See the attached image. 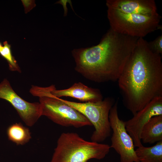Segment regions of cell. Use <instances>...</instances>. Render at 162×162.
Returning a JSON list of instances; mask_svg holds the SVG:
<instances>
[{"instance_id":"1","label":"cell","mask_w":162,"mask_h":162,"mask_svg":"<svg viewBox=\"0 0 162 162\" xmlns=\"http://www.w3.org/2000/svg\"><path fill=\"white\" fill-rule=\"evenodd\" d=\"M117 81L123 104L134 115L162 96L161 55L152 52L143 38H138Z\"/></svg>"},{"instance_id":"2","label":"cell","mask_w":162,"mask_h":162,"mask_svg":"<svg viewBox=\"0 0 162 162\" xmlns=\"http://www.w3.org/2000/svg\"><path fill=\"white\" fill-rule=\"evenodd\" d=\"M138 39L118 33L110 28L98 44L72 51L75 69L95 82L117 81Z\"/></svg>"},{"instance_id":"3","label":"cell","mask_w":162,"mask_h":162,"mask_svg":"<svg viewBox=\"0 0 162 162\" xmlns=\"http://www.w3.org/2000/svg\"><path fill=\"white\" fill-rule=\"evenodd\" d=\"M109 145L88 141L77 133H62L50 162H87L89 160L103 159L110 152Z\"/></svg>"},{"instance_id":"4","label":"cell","mask_w":162,"mask_h":162,"mask_svg":"<svg viewBox=\"0 0 162 162\" xmlns=\"http://www.w3.org/2000/svg\"><path fill=\"white\" fill-rule=\"evenodd\" d=\"M55 86L47 87L32 85L30 92L39 98L42 116L47 117L54 122L61 126L80 128L92 124L88 119L77 110L64 103L62 99L51 94Z\"/></svg>"},{"instance_id":"5","label":"cell","mask_w":162,"mask_h":162,"mask_svg":"<svg viewBox=\"0 0 162 162\" xmlns=\"http://www.w3.org/2000/svg\"><path fill=\"white\" fill-rule=\"evenodd\" d=\"M107 17L110 28L121 34L138 38L143 37L157 29L161 17L158 14L151 16L127 14L108 7Z\"/></svg>"},{"instance_id":"6","label":"cell","mask_w":162,"mask_h":162,"mask_svg":"<svg viewBox=\"0 0 162 162\" xmlns=\"http://www.w3.org/2000/svg\"><path fill=\"white\" fill-rule=\"evenodd\" d=\"M62 99L82 114L94 126L95 130L91 137V141L100 143L110 136L111 129L109 116L115 102L112 98H106L96 102L77 103Z\"/></svg>"},{"instance_id":"7","label":"cell","mask_w":162,"mask_h":162,"mask_svg":"<svg viewBox=\"0 0 162 162\" xmlns=\"http://www.w3.org/2000/svg\"><path fill=\"white\" fill-rule=\"evenodd\" d=\"M118 105L117 100L111 107L109 114L113 132L110 148H113L119 154L121 162H140L135 153L133 140L126 130L124 122L119 117Z\"/></svg>"},{"instance_id":"8","label":"cell","mask_w":162,"mask_h":162,"mask_svg":"<svg viewBox=\"0 0 162 162\" xmlns=\"http://www.w3.org/2000/svg\"><path fill=\"white\" fill-rule=\"evenodd\" d=\"M0 98L10 103L28 126L34 125L42 116L39 102L30 103L22 99L14 92L6 79L0 83Z\"/></svg>"},{"instance_id":"9","label":"cell","mask_w":162,"mask_h":162,"mask_svg":"<svg viewBox=\"0 0 162 162\" xmlns=\"http://www.w3.org/2000/svg\"><path fill=\"white\" fill-rule=\"evenodd\" d=\"M161 115L162 96H160L154 98L133 118L124 122L126 130L132 139L135 147L143 146L140 135L144 125L152 117Z\"/></svg>"},{"instance_id":"10","label":"cell","mask_w":162,"mask_h":162,"mask_svg":"<svg viewBox=\"0 0 162 162\" xmlns=\"http://www.w3.org/2000/svg\"><path fill=\"white\" fill-rule=\"evenodd\" d=\"M106 5L127 14L147 16L158 14L154 0H107Z\"/></svg>"},{"instance_id":"11","label":"cell","mask_w":162,"mask_h":162,"mask_svg":"<svg viewBox=\"0 0 162 162\" xmlns=\"http://www.w3.org/2000/svg\"><path fill=\"white\" fill-rule=\"evenodd\" d=\"M51 93L58 98L69 97L85 102H96L103 100V96L99 89L89 87L81 82L75 83L66 89L57 90L55 87Z\"/></svg>"},{"instance_id":"12","label":"cell","mask_w":162,"mask_h":162,"mask_svg":"<svg viewBox=\"0 0 162 162\" xmlns=\"http://www.w3.org/2000/svg\"><path fill=\"white\" fill-rule=\"evenodd\" d=\"M140 138L144 143L162 141V115L152 117L143 127Z\"/></svg>"},{"instance_id":"13","label":"cell","mask_w":162,"mask_h":162,"mask_svg":"<svg viewBox=\"0 0 162 162\" xmlns=\"http://www.w3.org/2000/svg\"><path fill=\"white\" fill-rule=\"evenodd\" d=\"M135 152L140 162H162V141L151 147H138Z\"/></svg>"},{"instance_id":"14","label":"cell","mask_w":162,"mask_h":162,"mask_svg":"<svg viewBox=\"0 0 162 162\" xmlns=\"http://www.w3.org/2000/svg\"><path fill=\"white\" fill-rule=\"evenodd\" d=\"M8 139L17 145H23L31 139L29 129L20 123H16L10 125L7 130Z\"/></svg>"},{"instance_id":"15","label":"cell","mask_w":162,"mask_h":162,"mask_svg":"<svg viewBox=\"0 0 162 162\" xmlns=\"http://www.w3.org/2000/svg\"><path fill=\"white\" fill-rule=\"evenodd\" d=\"M0 54L8 62L11 70L21 72L20 68L12 55L10 45L7 41L4 42L3 46L0 50Z\"/></svg>"},{"instance_id":"16","label":"cell","mask_w":162,"mask_h":162,"mask_svg":"<svg viewBox=\"0 0 162 162\" xmlns=\"http://www.w3.org/2000/svg\"><path fill=\"white\" fill-rule=\"evenodd\" d=\"M147 45L153 52L161 55L162 54V34L158 36L153 41L147 42Z\"/></svg>"},{"instance_id":"17","label":"cell","mask_w":162,"mask_h":162,"mask_svg":"<svg viewBox=\"0 0 162 162\" xmlns=\"http://www.w3.org/2000/svg\"><path fill=\"white\" fill-rule=\"evenodd\" d=\"M71 2L70 0H60L56 2V3L62 5L64 9V16H67L68 9L67 7V2Z\"/></svg>"},{"instance_id":"18","label":"cell","mask_w":162,"mask_h":162,"mask_svg":"<svg viewBox=\"0 0 162 162\" xmlns=\"http://www.w3.org/2000/svg\"><path fill=\"white\" fill-rule=\"evenodd\" d=\"M2 46V44H1V42H0V50L1 49Z\"/></svg>"},{"instance_id":"19","label":"cell","mask_w":162,"mask_h":162,"mask_svg":"<svg viewBox=\"0 0 162 162\" xmlns=\"http://www.w3.org/2000/svg\"></svg>"}]
</instances>
